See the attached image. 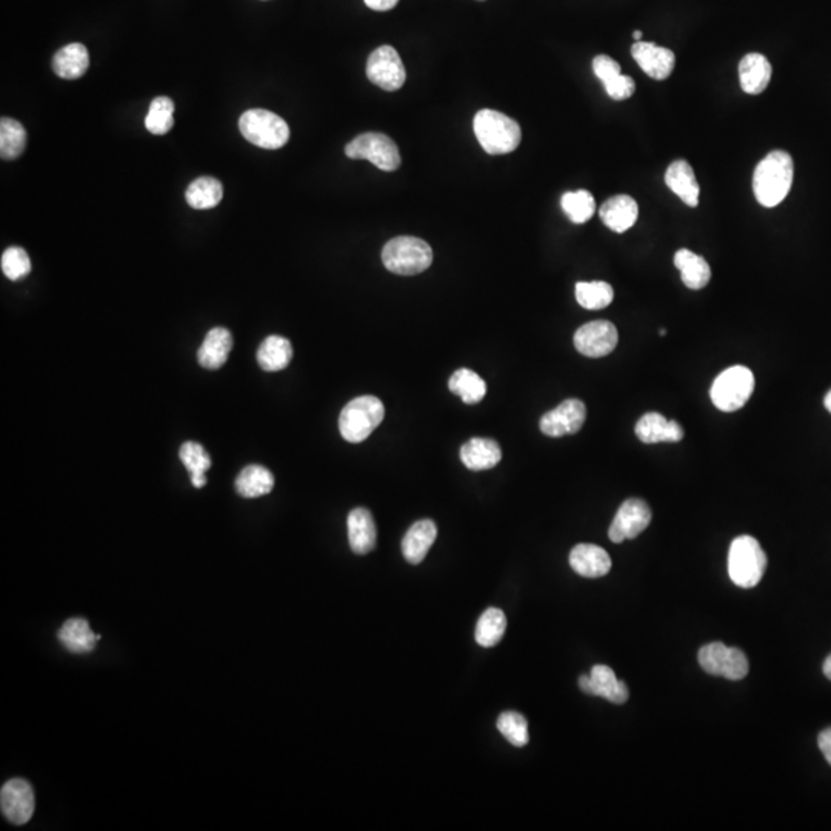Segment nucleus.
Listing matches in <instances>:
<instances>
[{
	"mask_svg": "<svg viewBox=\"0 0 831 831\" xmlns=\"http://www.w3.org/2000/svg\"><path fill=\"white\" fill-rule=\"evenodd\" d=\"M615 299V290L607 282H579L576 284V301L585 310H602Z\"/></svg>",
	"mask_w": 831,
	"mask_h": 831,
	"instance_id": "c9c22d12",
	"label": "nucleus"
},
{
	"mask_svg": "<svg viewBox=\"0 0 831 831\" xmlns=\"http://www.w3.org/2000/svg\"><path fill=\"white\" fill-rule=\"evenodd\" d=\"M174 125V102L170 97H156L151 102L150 110L145 117V127L151 134L162 136L167 134Z\"/></svg>",
	"mask_w": 831,
	"mask_h": 831,
	"instance_id": "4c0bfd02",
	"label": "nucleus"
},
{
	"mask_svg": "<svg viewBox=\"0 0 831 831\" xmlns=\"http://www.w3.org/2000/svg\"><path fill=\"white\" fill-rule=\"evenodd\" d=\"M822 670H824V675L827 676V678L831 681V655L828 656L827 659H825L824 667H822Z\"/></svg>",
	"mask_w": 831,
	"mask_h": 831,
	"instance_id": "a18cd8bd",
	"label": "nucleus"
},
{
	"mask_svg": "<svg viewBox=\"0 0 831 831\" xmlns=\"http://www.w3.org/2000/svg\"><path fill=\"white\" fill-rule=\"evenodd\" d=\"M755 390V374L744 365L722 371L711 385L710 398L725 413L741 410Z\"/></svg>",
	"mask_w": 831,
	"mask_h": 831,
	"instance_id": "423d86ee",
	"label": "nucleus"
},
{
	"mask_svg": "<svg viewBox=\"0 0 831 831\" xmlns=\"http://www.w3.org/2000/svg\"><path fill=\"white\" fill-rule=\"evenodd\" d=\"M99 639L101 636L94 635L88 622L81 618L68 619L59 631V641L74 655L90 653Z\"/></svg>",
	"mask_w": 831,
	"mask_h": 831,
	"instance_id": "cd10ccee",
	"label": "nucleus"
},
{
	"mask_svg": "<svg viewBox=\"0 0 831 831\" xmlns=\"http://www.w3.org/2000/svg\"><path fill=\"white\" fill-rule=\"evenodd\" d=\"M579 687L584 693L591 696H601L613 704H625L628 701V687L625 682L616 678L615 671L607 665H595L591 668L590 676H581Z\"/></svg>",
	"mask_w": 831,
	"mask_h": 831,
	"instance_id": "2eb2a0df",
	"label": "nucleus"
},
{
	"mask_svg": "<svg viewBox=\"0 0 831 831\" xmlns=\"http://www.w3.org/2000/svg\"><path fill=\"white\" fill-rule=\"evenodd\" d=\"M2 271L10 281H21L31 273V261L21 247H10L2 254Z\"/></svg>",
	"mask_w": 831,
	"mask_h": 831,
	"instance_id": "ea45409f",
	"label": "nucleus"
},
{
	"mask_svg": "<svg viewBox=\"0 0 831 831\" xmlns=\"http://www.w3.org/2000/svg\"><path fill=\"white\" fill-rule=\"evenodd\" d=\"M561 205L573 224H585L596 211L595 197L587 190L568 191L562 196Z\"/></svg>",
	"mask_w": 831,
	"mask_h": 831,
	"instance_id": "e433bc0d",
	"label": "nucleus"
},
{
	"mask_svg": "<svg viewBox=\"0 0 831 831\" xmlns=\"http://www.w3.org/2000/svg\"><path fill=\"white\" fill-rule=\"evenodd\" d=\"M505 628H507V618H505L504 611L499 608H488L479 618L474 638L481 647H494L504 638Z\"/></svg>",
	"mask_w": 831,
	"mask_h": 831,
	"instance_id": "72a5a7b5",
	"label": "nucleus"
},
{
	"mask_svg": "<svg viewBox=\"0 0 831 831\" xmlns=\"http://www.w3.org/2000/svg\"><path fill=\"white\" fill-rule=\"evenodd\" d=\"M651 519L653 514L647 502L642 499H627L611 522L608 538L615 544L638 538L639 534L647 530Z\"/></svg>",
	"mask_w": 831,
	"mask_h": 831,
	"instance_id": "9b49d317",
	"label": "nucleus"
},
{
	"mask_svg": "<svg viewBox=\"0 0 831 831\" xmlns=\"http://www.w3.org/2000/svg\"><path fill=\"white\" fill-rule=\"evenodd\" d=\"M659 334H661V336H665V334H667V330H665V328H661V331H659Z\"/></svg>",
	"mask_w": 831,
	"mask_h": 831,
	"instance_id": "09e8293b",
	"label": "nucleus"
},
{
	"mask_svg": "<svg viewBox=\"0 0 831 831\" xmlns=\"http://www.w3.org/2000/svg\"><path fill=\"white\" fill-rule=\"evenodd\" d=\"M90 67V54L82 44H70L57 51L53 59V71L67 81L84 76Z\"/></svg>",
	"mask_w": 831,
	"mask_h": 831,
	"instance_id": "a878e982",
	"label": "nucleus"
},
{
	"mask_svg": "<svg viewBox=\"0 0 831 831\" xmlns=\"http://www.w3.org/2000/svg\"><path fill=\"white\" fill-rule=\"evenodd\" d=\"M636 436L644 444H661V442H681L684 428L679 422L668 421L662 414L647 413L636 424Z\"/></svg>",
	"mask_w": 831,
	"mask_h": 831,
	"instance_id": "f3484780",
	"label": "nucleus"
},
{
	"mask_svg": "<svg viewBox=\"0 0 831 831\" xmlns=\"http://www.w3.org/2000/svg\"><path fill=\"white\" fill-rule=\"evenodd\" d=\"M451 393L456 394L465 404H478L487 394V384L478 373L461 368L448 381Z\"/></svg>",
	"mask_w": 831,
	"mask_h": 831,
	"instance_id": "2f4dec72",
	"label": "nucleus"
},
{
	"mask_svg": "<svg viewBox=\"0 0 831 831\" xmlns=\"http://www.w3.org/2000/svg\"><path fill=\"white\" fill-rule=\"evenodd\" d=\"M631 56L642 71L656 81H665L675 70V53L653 42H635L631 47Z\"/></svg>",
	"mask_w": 831,
	"mask_h": 831,
	"instance_id": "dca6fc26",
	"label": "nucleus"
},
{
	"mask_svg": "<svg viewBox=\"0 0 831 831\" xmlns=\"http://www.w3.org/2000/svg\"><path fill=\"white\" fill-rule=\"evenodd\" d=\"M382 262L391 273L414 276L433 264V250L419 237H394L382 250Z\"/></svg>",
	"mask_w": 831,
	"mask_h": 831,
	"instance_id": "7ed1b4c3",
	"label": "nucleus"
},
{
	"mask_svg": "<svg viewBox=\"0 0 831 831\" xmlns=\"http://www.w3.org/2000/svg\"><path fill=\"white\" fill-rule=\"evenodd\" d=\"M698 661L708 675L721 676L730 681H741L748 675L750 664L744 651L727 647L722 642H711L699 650Z\"/></svg>",
	"mask_w": 831,
	"mask_h": 831,
	"instance_id": "1a4fd4ad",
	"label": "nucleus"
},
{
	"mask_svg": "<svg viewBox=\"0 0 831 831\" xmlns=\"http://www.w3.org/2000/svg\"><path fill=\"white\" fill-rule=\"evenodd\" d=\"M348 542L356 554H368L376 547L378 530L373 514L367 508H356L348 514Z\"/></svg>",
	"mask_w": 831,
	"mask_h": 831,
	"instance_id": "aec40b11",
	"label": "nucleus"
},
{
	"mask_svg": "<svg viewBox=\"0 0 831 831\" xmlns=\"http://www.w3.org/2000/svg\"><path fill=\"white\" fill-rule=\"evenodd\" d=\"M619 334L608 321L582 325L575 334V347L587 358H604L618 347Z\"/></svg>",
	"mask_w": 831,
	"mask_h": 831,
	"instance_id": "ddd939ff",
	"label": "nucleus"
},
{
	"mask_svg": "<svg viewBox=\"0 0 831 831\" xmlns=\"http://www.w3.org/2000/svg\"><path fill=\"white\" fill-rule=\"evenodd\" d=\"M350 159H365L382 171H396L401 167V153L393 139L382 133H364L345 147Z\"/></svg>",
	"mask_w": 831,
	"mask_h": 831,
	"instance_id": "6e6552de",
	"label": "nucleus"
},
{
	"mask_svg": "<svg viewBox=\"0 0 831 831\" xmlns=\"http://www.w3.org/2000/svg\"><path fill=\"white\" fill-rule=\"evenodd\" d=\"M231 348L233 336L230 331L222 327L213 328L208 331L201 348L197 351V361L207 370H219L228 361Z\"/></svg>",
	"mask_w": 831,
	"mask_h": 831,
	"instance_id": "4be33fe9",
	"label": "nucleus"
},
{
	"mask_svg": "<svg viewBox=\"0 0 831 831\" xmlns=\"http://www.w3.org/2000/svg\"><path fill=\"white\" fill-rule=\"evenodd\" d=\"M633 37H635V41H636V42L641 41V39H642V33H641V31H635V33H633Z\"/></svg>",
	"mask_w": 831,
	"mask_h": 831,
	"instance_id": "de8ad7c7",
	"label": "nucleus"
},
{
	"mask_svg": "<svg viewBox=\"0 0 831 831\" xmlns=\"http://www.w3.org/2000/svg\"><path fill=\"white\" fill-rule=\"evenodd\" d=\"M367 76L371 84L385 91H398L404 87L407 73L398 51L390 45H382L368 57Z\"/></svg>",
	"mask_w": 831,
	"mask_h": 831,
	"instance_id": "9d476101",
	"label": "nucleus"
},
{
	"mask_svg": "<svg viewBox=\"0 0 831 831\" xmlns=\"http://www.w3.org/2000/svg\"><path fill=\"white\" fill-rule=\"evenodd\" d=\"M461 461L471 471L490 470L502 461L501 445L493 439H470L462 445Z\"/></svg>",
	"mask_w": 831,
	"mask_h": 831,
	"instance_id": "b1692460",
	"label": "nucleus"
},
{
	"mask_svg": "<svg viewBox=\"0 0 831 831\" xmlns=\"http://www.w3.org/2000/svg\"><path fill=\"white\" fill-rule=\"evenodd\" d=\"M795 164L787 151L776 150L759 162L753 174L756 201L765 208L778 207L790 193Z\"/></svg>",
	"mask_w": 831,
	"mask_h": 831,
	"instance_id": "f257e3e1",
	"label": "nucleus"
},
{
	"mask_svg": "<svg viewBox=\"0 0 831 831\" xmlns=\"http://www.w3.org/2000/svg\"><path fill=\"white\" fill-rule=\"evenodd\" d=\"M593 71H595L599 81L605 84V82L621 74V65L615 59L607 56V54H599V56L595 57V61H593Z\"/></svg>",
	"mask_w": 831,
	"mask_h": 831,
	"instance_id": "79ce46f5",
	"label": "nucleus"
},
{
	"mask_svg": "<svg viewBox=\"0 0 831 831\" xmlns=\"http://www.w3.org/2000/svg\"><path fill=\"white\" fill-rule=\"evenodd\" d=\"M399 0H365L368 8L374 11H388L393 10L398 5Z\"/></svg>",
	"mask_w": 831,
	"mask_h": 831,
	"instance_id": "c03bdc74",
	"label": "nucleus"
},
{
	"mask_svg": "<svg viewBox=\"0 0 831 831\" xmlns=\"http://www.w3.org/2000/svg\"><path fill=\"white\" fill-rule=\"evenodd\" d=\"M739 81L747 94H761L771 81V64L764 54L750 53L739 64Z\"/></svg>",
	"mask_w": 831,
	"mask_h": 831,
	"instance_id": "393cba45",
	"label": "nucleus"
},
{
	"mask_svg": "<svg viewBox=\"0 0 831 831\" xmlns=\"http://www.w3.org/2000/svg\"><path fill=\"white\" fill-rule=\"evenodd\" d=\"M665 184L688 207L695 208L699 204V188L695 171L687 161L671 162L665 173Z\"/></svg>",
	"mask_w": 831,
	"mask_h": 831,
	"instance_id": "412c9836",
	"label": "nucleus"
},
{
	"mask_svg": "<svg viewBox=\"0 0 831 831\" xmlns=\"http://www.w3.org/2000/svg\"><path fill=\"white\" fill-rule=\"evenodd\" d=\"M224 197V187L214 177H199L188 185L185 199L188 205L196 210H210L221 204Z\"/></svg>",
	"mask_w": 831,
	"mask_h": 831,
	"instance_id": "7c9ffc66",
	"label": "nucleus"
},
{
	"mask_svg": "<svg viewBox=\"0 0 831 831\" xmlns=\"http://www.w3.org/2000/svg\"><path fill=\"white\" fill-rule=\"evenodd\" d=\"M604 87L608 96L615 101H627L636 90L635 81L622 73L605 82Z\"/></svg>",
	"mask_w": 831,
	"mask_h": 831,
	"instance_id": "a19ab883",
	"label": "nucleus"
},
{
	"mask_svg": "<svg viewBox=\"0 0 831 831\" xmlns=\"http://www.w3.org/2000/svg\"><path fill=\"white\" fill-rule=\"evenodd\" d=\"M601 221L605 227L615 233H625L638 221L639 208L635 199L627 194L613 196L602 204L599 210Z\"/></svg>",
	"mask_w": 831,
	"mask_h": 831,
	"instance_id": "6ab92c4d",
	"label": "nucleus"
},
{
	"mask_svg": "<svg viewBox=\"0 0 831 831\" xmlns=\"http://www.w3.org/2000/svg\"><path fill=\"white\" fill-rule=\"evenodd\" d=\"M767 556L753 536H739L728 551V575L741 588H753L764 578Z\"/></svg>",
	"mask_w": 831,
	"mask_h": 831,
	"instance_id": "20e7f679",
	"label": "nucleus"
},
{
	"mask_svg": "<svg viewBox=\"0 0 831 831\" xmlns=\"http://www.w3.org/2000/svg\"><path fill=\"white\" fill-rule=\"evenodd\" d=\"M474 134L485 153L508 154L521 144L522 131L518 122L494 110H481L473 121Z\"/></svg>",
	"mask_w": 831,
	"mask_h": 831,
	"instance_id": "f03ea898",
	"label": "nucleus"
},
{
	"mask_svg": "<svg viewBox=\"0 0 831 831\" xmlns=\"http://www.w3.org/2000/svg\"><path fill=\"white\" fill-rule=\"evenodd\" d=\"M239 130L250 144L264 150H279L290 139V127L281 116L268 110H248L239 119Z\"/></svg>",
	"mask_w": 831,
	"mask_h": 831,
	"instance_id": "0eeeda50",
	"label": "nucleus"
},
{
	"mask_svg": "<svg viewBox=\"0 0 831 831\" xmlns=\"http://www.w3.org/2000/svg\"><path fill=\"white\" fill-rule=\"evenodd\" d=\"M818 745L821 748L822 755L827 759L828 764L831 765V727L825 728L819 733Z\"/></svg>",
	"mask_w": 831,
	"mask_h": 831,
	"instance_id": "37998d69",
	"label": "nucleus"
},
{
	"mask_svg": "<svg viewBox=\"0 0 831 831\" xmlns=\"http://www.w3.org/2000/svg\"><path fill=\"white\" fill-rule=\"evenodd\" d=\"M498 730L514 747H525L530 741L527 719L516 711H505L499 716Z\"/></svg>",
	"mask_w": 831,
	"mask_h": 831,
	"instance_id": "58836bf2",
	"label": "nucleus"
},
{
	"mask_svg": "<svg viewBox=\"0 0 831 831\" xmlns=\"http://www.w3.org/2000/svg\"><path fill=\"white\" fill-rule=\"evenodd\" d=\"M182 464L187 468L191 476V484L196 488H202L207 485V478H205V471L210 470L211 459L208 456L207 450L197 442H185L179 450Z\"/></svg>",
	"mask_w": 831,
	"mask_h": 831,
	"instance_id": "f704fd0d",
	"label": "nucleus"
},
{
	"mask_svg": "<svg viewBox=\"0 0 831 831\" xmlns=\"http://www.w3.org/2000/svg\"><path fill=\"white\" fill-rule=\"evenodd\" d=\"M234 485H236L237 494L242 498H261L273 490L274 476L268 468L262 465H248L239 473Z\"/></svg>",
	"mask_w": 831,
	"mask_h": 831,
	"instance_id": "c85d7f7f",
	"label": "nucleus"
},
{
	"mask_svg": "<svg viewBox=\"0 0 831 831\" xmlns=\"http://www.w3.org/2000/svg\"><path fill=\"white\" fill-rule=\"evenodd\" d=\"M675 265L681 271L682 282L690 290H702L711 279V270L704 257L682 248L676 251Z\"/></svg>",
	"mask_w": 831,
	"mask_h": 831,
	"instance_id": "bb28decb",
	"label": "nucleus"
},
{
	"mask_svg": "<svg viewBox=\"0 0 831 831\" xmlns=\"http://www.w3.org/2000/svg\"><path fill=\"white\" fill-rule=\"evenodd\" d=\"M587 419V407L579 399H567L561 405L548 411L542 416V433L550 438H562L568 434H576L584 427Z\"/></svg>",
	"mask_w": 831,
	"mask_h": 831,
	"instance_id": "f8f14e48",
	"label": "nucleus"
},
{
	"mask_svg": "<svg viewBox=\"0 0 831 831\" xmlns=\"http://www.w3.org/2000/svg\"><path fill=\"white\" fill-rule=\"evenodd\" d=\"M385 408L376 396H361L345 405L339 416L342 438L351 444H359L384 421Z\"/></svg>",
	"mask_w": 831,
	"mask_h": 831,
	"instance_id": "39448f33",
	"label": "nucleus"
},
{
	"mask_svg": "<svg viewBox=\"0 0 831 831\" xmlns=\"http://www.w3.org/2000/svg\"><path fill=\"white\" fill-rule=\"evenodd\" d=\"M0 808L8 821L24 825L34 813V793L25 779H11L0 791Z\"/></svg>",
	"mask_w": 831,
	"mask_h": 831,
	"instance_id": "4468645a",
	"label": "nucleus"
},
{
	"mask_svg": "<svg viewBox=\"0 0 831 831\" xmlns=\"http://www.w3.org/2000/svg\"><path fill=\"white\" fill-rule=\"evenodd\" d=\"M570 565L582 578L596 579L608 575L611 559L598 545L579 544L571 550Z\"/></svg>",
	"mask_w": 831,
	"mask_h": 831,
	"instance_id": "a211bd4d",
	"label": "nucleus"
},
{
	"mask_svg": "<svg viewBox=\"0 0 831 831\" xmlns=\"http://www.w3.org/2000/svg\"><path fill=\"white\" fill-rule=\"evenodd\" d=\"M293 359V347L282 336H270L262 342L257 350V364L264 371H281L290 365Z\"/></svg>",
	"mask_w": 831,
	"mask_h": 831,
	"instance_id": "c756f323",
	"label": "nucleus"
},
{
	"mask_svg": "<svg viewBox=\"0 0 831 831\" xmlns=\"http://www.w3.org/2000/svg\"><path fill=\"white\" fill-rule=\"evenodd\" d=\"M27 147V131L21 122L11 117H2L0 121V156L4 161H14L24 153Z\"/></svg>",
	"mask_w": 831,
	"mask_h": 831,
	"instance_id": "473e14b6",
	"label": "nucleus"
},
{
	"mask_svg": "<svg viewBox=\"0 0 831 831\" xmlns=\"http://www.w3.org/2000/svg\"><path fill=\"white\" fill-rule=\"evenodd\" d=\"M824 404H825V408H827V410L830 411V413H831V390L828 391L827 396H825Z\"/></svg>",
	"mask_w": 831,
	"mask_h": 831,
	"instance_id": "49530a36",
	"label": "nucleus"
},
{
	"mask_svg": "<svg viewBox=\"0 0 831 831\" xmlns=\"http://www.w3.org/2000/svg\"><path fill=\"white\" fill-rule=\"evenodd\" d=\"M438 538V527L430 519L416 522L402 539V553L410 564L418 565L424 561L431 545Z\"/></svg>",
	"mask_w": 831,
	"mask_h": 831,
	"instance_id": "5701e85b",
	"label": "nucleus"
}]
</instances>
